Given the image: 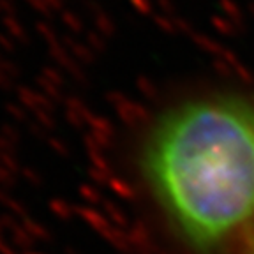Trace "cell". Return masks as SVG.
<instances>
[{"instance_id": "2", "label": "cell", "mask_w": 254, "mask_h": 254, "mask_svg": "<svg viewBox=\"0 0 254 254\" xmlns=\"http://www.w3.org/2000/svg\"><path fill=\"white\" fill-rule=\"evenodd\" d=\"M249 254H254V240L251 242V247H249Z\"/></svg>"}, {"instance_id": "1", "label": "cell", "mask_w": 254, "mask_h": 254, "mask_svg": "<svg viewBox=\"0 0 254 254\" xmlns=\"http://www.w3.org/2000/svg\"><path fill=\"white\" fill-rule=\"evenodd\" d=\"M143 175L196 254H221L254 222V103L237 94L186 101L157 119Z\"/></svg>"}]
</instances>
